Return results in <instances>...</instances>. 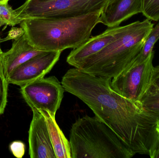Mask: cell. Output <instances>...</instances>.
I'll return each mask as SVG.
<instances>
[{
  "label": "cell",
  "instance_id": "obj_1",
  "mask_svg": "<svg viewBox=\"0 0 159 158\" xmlns=\"http://www.w3.org/2000/svg\"><path fill=\"white\" fill-rule=\"evenodd\" d=\"M110 81L75 67L67 71L61 83L66 92L86 104L129 149L139 152L154 139L157 117L145 109L141 102L127 99L114 91Z\"/></svg>",
  "mask_w": 159,
  "mask_h": 158
},
{
  "label": "cell",
  "instance_id": "obj_2",
  "mask_svg": "<svg viewBox=\"0 0 159 158\" xmlns=\"http://www.w3.org/2000/svg\"><path fill=\"white\" fill-rule=\"evenodd\" d=\"M101 12L61 18H37L23 19L20 23L29 43L47 52L75 49L86 42L99 23Z\"/></svg>",
  "mask_w": 159,
  "mask_h": 158
},
{
  "label": "cell",
  "instance_id": "obj_3",
  "mask_svg": "<svg viewBox=\"0 0 159 158\" xmlns=\"http://www.w3.org/2000/svg\"><path fill=\"white\" fill-rule=\"evenodd\" d=\"M153 27L148 19L123 26L116 40L76 68L93 76L112 79L137 58Z\"/></svg>",
  "mask_w": 159,
  "mask_h": 158
},
{
  "label": "cell",
  "instance_id": "obj_4",
  "mask_svg": "<svg viewBox=\"0 0 159 158\" xmlns=\"http://www.w3.org/2000/svg\"><path fill=\"white\" fill-rule=\"evenodd\" d=\"M71 158H131L135 154L101 120L84 116L72 126Z\"/></svg>",
  "mask_w": 159,
  "mask_h": 158
},
{
  "label": "cell",
  "instance_id": "obj_5",
  "mask_svg": "<svg viewBox=\"0 0 159 158\" xmlns=\"http://www.w3.org/2000/svg\"><path fill=\"white\" fill-rule=\"evenodd\" d=\"M108 0H27L15 9L16 17L23 19L37 18H61L101 12Z\"/></svg>",
  "mask_w": 159,
  "mask_h": 158
},
{
  "label": "cell",
  "instance_id": "obj_6",
  "mask_svg": "<svg viewBox=\"0 0 159 158\" xmlns=\"http://www.w3.org/2000/svg\"><path fill=\"white\" fill-rule=\"evenodd\" d=\"M154 53L153 51L143 61L137 57L131 65L111 80V88L127 99L140 102L151 85Z\"/></svg>",
  "mask_w": 159,
  "mask_h": 158
},
{
  "label": "cell",
  "instance_id": "obj_7",
  "mask_svg": "<svg viewBox=\"0 0 159 158\" xmlns=\"http://www.w3.org/2000/svg\"><path fill=\"white\" fill-rule=\"evenodd\" d=\"M65 89L55 76L41 78L20 87L24 100L32 109L49 112L55 117Z\"/></svg>",
  "mask_w": 159,
  "mask_h": 158
},
{
  "label": "cell",
  "instance_id": "obj_8",
  "mask_svg": "<svg viewBox=\"0 0 159 158\" xmlns=\"http://www.w3.org/2000/svg\"><path fill=\"white\" fill-rule=\"evenodd\" d=\"M61 51L47 52L20 65L7 78L8 83L20 87L43 78L59 59Z\"/></svg>",
  "mask_w": 159,
  "mask_h": 158
},
{
  "label": "cell",
  "instance_id": "obj_9",
  "mask_svg": "<svg viewBox=\"0 0 159 158\" xmlns=\"http://www.w3.org/2000/svg\"><path fill=\"white\" fill-rule=\"evenodd\" d=\"M33 117L29 131V155L31 158H57L47 124L43 114L32 109Z\"/></svg>",
  "mask_w": 159,
  "mask_h": 158
},
{
  "label": "cell",
  "instance_id": "obj_10",
  "mask_svg": "<svg viewBox=\"0 0 159 158\" xmlns=\"http://www.w3.org/2000/svg\"><path fill=\"white\" fill-rule=\"evenodd\" d=\"M123 26H120L109 28L101 34L91 37L82 45L73 49L67 57V63L78 68L85 59L100 52L116 40Z\"/></svg>",
  "mask_w": 159,
  "mask_h": 158
},
{
  "label": "cell",
  "instance_id": "obj_11",
  "mask_svg": "<svg viewBox=\"0 0 159 158\" xmlns=\"http://www.w3.org/2000/svg\"><path fill=\"white\" fill-rule=\"evenodd\" d=\"M142 11V0H108L101 12L99 23L108 28L118 27Z\"/></svg>",
  "mask_w": 159,
  "mask_h": 158
},
{
  "label": "cell",
  "instance_id": "obj_12",
  "mask_svg": "<svg viewBox=\"0 0 159 158\" xmlns=\"http://www.w3.org/2000/svg\"><path fill=\"white\" fill-rule=\"evenodd\" d=\"M47 51L38 50L29 43L25 33L14 40L10 50L2 53L1 64L5 76L7 78L19 66L31 58Z\"/></svg>",
  "mask_w": 159,
  "mask_h": 158
},
{
  "label": "cell",
  "instance_id": "obj_13",
  "mask_svg": "<svg viewBox=\"0 0 159 158\" xmlns=\"http://www.w3.org/2000/svg\"><path fill=\"white\" fill-rule=\"evenodd\" d=\"M44 117L57 158H71L70 141L66 138L55 119L49 112L39 110Z\"/></svg>",
  "mask_w": 159,
  "mask_h": 158
},
{
  "label": "cell",
  "instance_id": "obj_14",
  "mask_svg": "<svg viewBox=\"0 0 159 158\" xmlns=\"http://www.w3.org/2000/svg\"><path fill=\"white\" fill-rule=\"evenodd\" d=\"M140 102L147 110L159 115V90L155 86L151 84Z\"/></svg>",
  "mask_w": 159,
  "mask_h": 158
},
{
  "label": "cell",
  "instance_id": "obj_15",
  "mask_svg": "<svg viewBox=\"0 0 159 158\" xmlns=\"http://www.w3.org/2000/svg\"><path fill=\"white\" fill-rule=\"evenodd\" d=\"M155 27H153L151 32L146 41L141 53L138 58L140 61L145 60L153 51V48L159 40V20Z\"/></svg>",
  "mask_w": 159,
  "mask_h": 158
},
{
  "label": "cell",
  "instance_id": "obj_16",
  "mask_svg": "<svg viewBox=\"0 0 159 158\" xmlns=\"http://www.w3.org/2000/svg\"><path fill=\"white\" fill-rule=\"evenodd\" d=\"M21 20L16 17L15 10L7 3L0 4V28L3 25L15 26Z\"/></svg>",
  "mask_w": 159,
  "mask_h": 158
},
{
  "label": "cell",
  "instance_id": "obj_17",
  "mask_svg": "<svg viewBox=\"0 0 159 158\" xmlns=\"http://www.w3.org/2000/svg\"><path fill=\"white\" fill-rule=\"evenodd\" d=\"M142 13L147 19L159 20V0H142Z\"/></svg>",
  "mask_w": 159,
  "mask_h": 158
},
{
  "label": "cell",
  "instance_id": "obj_18",
  "mask_svg": "<svg viewBox=\"0 0 159 158\" xmlns=\"http://www.w3.org/2000/svg\"><path fill=\"white\" fill-rule=\"evenodd\" d=\"M8 82L5 76L2 64H0V115L3 114L7 104Z\"/></svg>",
  "mask_w": 159,
  "mask_h": 158
},
{
  "label": "cell",
  "instance_id": "obj_19",
  "mask_svg": "<svg viewBox=\"0 0 159 158\" xmlns=\"http://www.w3.org/2000/svg\"><path fill=\"white\" fill-rule=\"evenodd\" d=\"M9 149L13 155L18 158L23 157L25 152V144L20 141H14L9 145Z\"/></svg>",
  "mask_w": 159,
  "mask_h": 158
},
{
  "label": "cell",
  "instance_id": "obj_20",
  "mask_svg": "<svg viewBox=\"0 0 159 158\" xmlns=\"http://www.w3.org/2000/svg\"><path fill=\"white\" fill-rule=\"evenodd\" d=\"M24 33H25V31L21 27L20 28H16V27L12 28L9 31L7 37L5 38L4 39L0 40V42L5 41L9 40H16V39L19 38Z\"/></svg>",
  "mask_w": 159,
  "mask_h": 158
},
{
  "label": "cell",
  "instance_id": "obj_21",
  "mask_svg": "<svg viewBox=\"0 0 159 158\" xmlns=\"http://www.w3.org/2000/svg\"><path fill=\"white\" fill-rule=\"evenodd\" d=\"M151 84L159 90V65L153 68Z\"/></svg>",
  "mask_w": 159,
  "mask_h": 158
},
{
  "label": "cell",
  "instance_id": "obj_22",
  "mask_svg": "<svg viewBox=\"0 0 159 158\" xmlns=\"http://www.w3.org/2000/svg\"><path fill=\"white\" fill-rule=\"evenodd\" d=\"M149 157L151 158H159V144Z\"/></svg>",
  "mask_w": 159,
  "mask_h": 158
},
{
  "label": "cell",
  "instance_id": "obj_23",
  "mask_svg": "<svg viewBox=\"0 0 159 158\" xmlns=\"http://www.w3.org/2000/svg\"><path fill=\"white\" fill-rule=\"evenodd\" d=\"M8 1H9V0H0V4L7 3Z\"/></svg>",
  "mask_w": 159,
  "mask_h": 158
},
{
  "label": "cell",
  "instance_id": "obj_24",
  "mask_svg": "<svg viewBox=\"0 0 159 158\" xmlns=\"http://www.w3.org/2000/svg\"><path fill=\"white\" fill-rule=\"evenodd\" d=\"M156 129H157V131L159 134V119L158 120L157 122V127H156Z\"/></svg>",
  "mask_w": 159,
  "mask_h": 158
},
{
  "label": "cell",
  "instance_id": "obj_25",
  "mask_svg": "<svg viewBox=\"0 0 159 158\" xmlns=\"http://www.w3.org/2000/svg\"><path fill=\"white\" fill-rule=\"evenodd\" d=\"M2 52L1 50V47H0V64H1V56H2Z\"/></svg>",
  "mask_w": 159,
  "mask_h": 158
}]
</instances>
